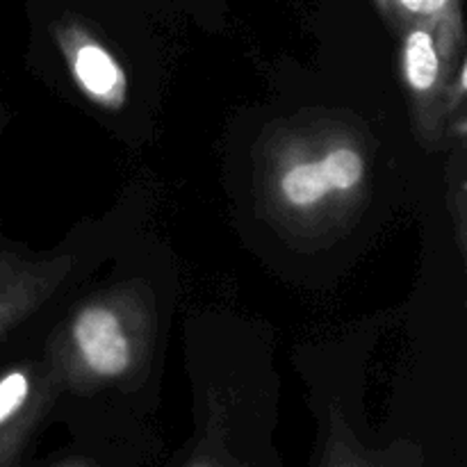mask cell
<instances>
[{"mask_svg": "<svg viewBox=\"0 0 467 467\" xmlns=\"http://www.w3.org/2000/svg\"><path fill=\"white\" fill-rule=\"evenodd\" d=\"M374 141L358 121L308 112L274 126L255 153V203L295 242L336 240L372 192Z\"/></svg>", "mask_w": 467, "mask_h": 467, "instance_id": "cell-1", "label": "cell"}, {"mask_svg": "<svg viewBox=\"0 0 467 467\" xmlns=\"http://www.w3.org/2000/svg\"><path fill=\"white\" fill-rule=\"evenodd\" d=\"M155 304L144 283H121L82 301L46 347L59 386L73 392L135 388L150 368Z\"/></svg>", "mask_w": 467, "mask_h": 467, "instance_id": "cell-2", "label": "cell"}, {"mask_svg": "<svg viewBox=\"0 0 467 467\" xmlns=\"http://www.w3.org/2000/svg\"><path fill=\"white\" fill-rule=\"evenodd\" d=\"M461 59H451L438 41L436 26L410 23L401 27L400 73L410 100V119L418 140L438 149L447 132V87Z\"/></svg>", "mask_w": 467, "mask_h": 467, "instance_id": "cell-3", "label": "cell"}, {"mask_svg": "<svg viewBox=\"0 0 467 467\" xmlns=\"http://www.w3.org/2000/svg\"><path fill=\"white\" fill-rule=\"evenodd\" d=\"M53 39L73 85L89 103L112 112L126 105L130 91L126 67L105 41L71 18L55 23Z\"/></svg>", "mask_w": 467, "mask_h": 467, "instance_id": "cell-4", "label": "cell"}, {"mask_svg": "<svg viewBox=\"0 0 467 467\" xmlns=\"http://www.w3.org/2000/svg\"><path fill=\"white\" fill-rule=\"evenodd\" d=\"M62 386L48 363H21L0 374V465L23 445Z\"/></svg>", "mask_w": 467, "mask_h": 467, "instance_id": "cell-5", "label": "cell"}, {"mask_svg": "<svg viewBox=\"0 0 467 467\" xmlns=\"http://www.w3.org/2000/svg\"><path fill=\"white\" fill-rule=\"evenodd\" d=\"M71 269V255L30 260L0 251V340L46 304Z\"/></svg>", "mask_w": 467, "mask_h": 467, "instance_id": "cell-6", "label": "cell"}, {"mask_svg": "<svg viewBox=\"0 0 467 467\" xmlns=\"http://www.w3.org/2000/svg\"><path fill=\"white\" fill-rule=\"evenodd\" d=\"M383 16L392 18L397 27L410 23L436 26L438 39L451 57L463 55V21L459 0H377Z\"/></svg>", "mask_w": 467, "mask_h": 467, "instance_id": "cell-7", "label": "cell"}, {"mask_svg": "<svg viewBox=\"0 0 467 467\" xmlns=\"http://www.w3.org/2000/svg\"><path fill=\"white\" fill-rule=\"evenodd\" d=\"M356 454L358 450L349 442L342 424H336L328 442V467H356Z\"/></svg>", "mask_w": 467, "mask_h": 467, "instance_id": "cell-8", "label": "cell"}, {"mask_svg": "<svg viewBox=\"0 0 467 467\" xmlns=\"http://www.w3.org/2000/svg\"><path fill=\"white\" fill-rule=\"evenodd\" d=\"M187 467H217V465L210 463V461H194V463H190Z\"/></svg>", "mask_w": 467, "mask_h": 467, "instance_id": "cell-9", "label": "cell"}, {"mask_svg": "<svg viewBox=\"0 0 467 467\" xmlns=\"http://www.w3.org/2000/svg\"><path fill=\"white\" fill-rule=\"evenodd\" d=\"M68 467H73V465H68Z\"/></svg>", "mask_w": 467, "mask_h": 467, "instance_id": "cell-10", "label": "cell"}]
</instances>
